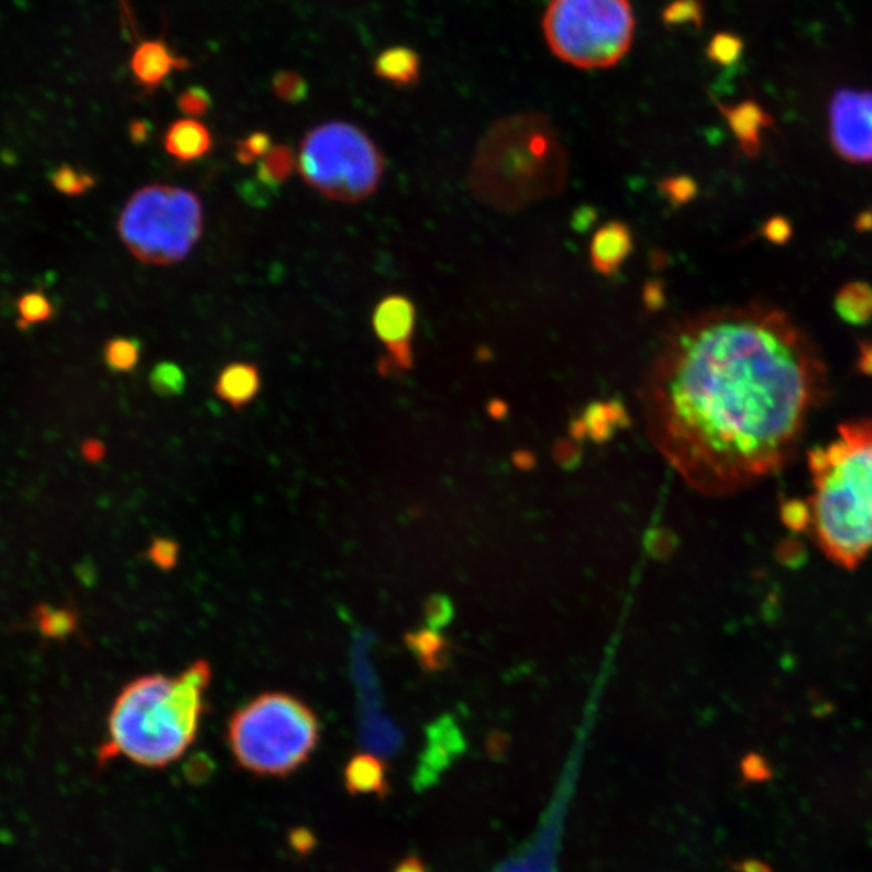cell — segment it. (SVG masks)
Instances as JSON below:
<instances>
[{
	"mask_svg": "<svg viewBox=\"0 0 872 872\" xmlns=\"http://www.w3.org/2000/svg\"><path fill=\"white\" fill-rule=\"evenodd\" d=\"M813 495L806 523L824 554L843 569L872 553V419L848 420L808 456Z\"/></svg>",
	"mask_w": 872,
	"mask_h": 872,
	"instance_id": "7a4b0ae2",
	"label": "cell"
},
{
	"mask_svg": "<svg viewBox=\"0 0 872 872\" xmlns=\"http://www.w3.org/2000/svg\"><path fill=\"white\" fill-rule=\"evenodd\" d=\"M262 386L261 372L254 364L233 362L227 365L217 377L216 395L229 402L231 408L240 409L256 398Z\"/></svg>",
	"mask_w": 872,
	"mask_h": 872,
	"instance_id": "5bb4252c",
	"label": "cell"
},
{
	"mask_svg": "<svg viewBox=\"0 0 872 872\" xmlns=\"http://www.w3.org/2000/svg\"><path fill=\"white\" fill-rule=\"evenodd\" d=\"M417 310L406 296H386L378 302L372 316V325L378 340L388 350V357L380 365L382 374L389 371H411L413 367L412 336L416 329Z\"/></svg>",
	"mask_w": 872,
	"mask_h": 872,
	"instance_id": "30bf717a",
	"label": "cell"
},
{
	"mask_svg": "<svg viewBox=\"0 0 872 872\" xmlns=\"http://www.w3.org/2000/svg\"><path fill=\"white\" fill-rule=\"evenodd\" d=\"M141 343L134 338H112L103 346V362L117 374L133 371L140 362Z\"/></svg>",
	"mask_w": 872,
	"mask_h": 872,
	"instance_id": "44dd1931",
	"label": "cell"
},
{
	"mask_svg": "<svg viewBox=\"0 0 872 872\" xmlns=\"http://www.w3.org/2000/svg\"><path fill=\"white\" fill-rule=\"evenodd\" d=\"M51 183L62 195L81 196L96 185V178L95 175L78 170L71 165H60L52 172Z\"/></svg>",
	"mask_w": 872,
	"mask_h": 872,
	"instance_id": "cb8c5ba5",
	"label": "cell"
},
{
	"mask_svg": "<svg viewBox=\"0 0 872 872\" xmlns=\"http://www.w3.org/2000/svg\"><path fill=\"white\" fill-rule=\"evenodd\" d=\"M150 123L144 120H134L130 125V136L134 144L144 143L150 137Z\"/></svg>",
	"mask_w": 872,
	"mask_h": 872,
	"instance_id": "1f68e13d",
	"label": "cell"
},
{
	"mask_svg": "<svg viewBox=\"0 0 872 872\" xmlns=\"http://www.w3.org/2000/svg\"><path fill=\"white\" fill-rule=\"evenodd\" d=\"M151 388L162 398H174L186 389V375L175 362H158L150 377Z\"/></svg>",
	"mask_w": 872,
	"mask_h": 872,
	"instance_id": "7402d4cb",
	"label": "cell"
},
{
	"mask_svg": "<svg viewBox=\"0 0 872 872\" xmlns=\"http://www.w3.org/2000/svg\"><path fill=\"white\" fill-rule=\"evenodd\" d=\"M319 742L312 709L286 693H265L230 720L229 743L238 763L257 775H288Z\"/></svg>",
	"mask_w": 872,
	"mask_h": 872,
	"instance_id": "5b68a950",
	"label": "cell"
},
{
	"mask_svg": "<svg viewBox=\"0 0 872 872\" xmlns=\"http://www.w3.org/2000/svg\"><path fill=\"white\" fill-rule=\"evenodd\" d=\"M271 150L272 137L267 133L257 131L238 143L236 158L240 164L251 165L257 162V158L265 157Z\"/></svg>",
	"mask_w": 872,
	"mask_h": 872,
	"instance_id": "83f0119b",
	"label": "cell"
},
{
	"mask_svg": "<svg viewBox=\"0 0 872 872\" xmlns=\"http://www.w3.org/2000/svg\"><path fill=\"white\" fill-rule=\"evenodd\" d=\"M292 168H295V154L285 144L272 147L268 154L262 157L256 175L257 181L261 183V188L256 189V192H258L257 198H261V205L267 201L268 195H275L280 185L288 180Z\"/></svg>",
	"mask_w": 872,
	"mask_h": 872,
	"instance_id": "d6986e66",
	"label": "cell"
},
{
	"mask_svg": "<svg viewBox=\"0 0 872 872\" xmlns=\"http://www.w3.org/2000/svg\"><path fill=\"white\" fill-rule=\"evenodd\" d=\"M298 170L302 180L325 198L356 205L377 191L385 162L364 131L351 123L332 122L306 134Z\"/></svg>",
	"mask_w": 872,
	"mask_h": 872,
	"instance_id": "ba28073f",
	"label": "cell"
},
{
	"mask_svg": "<svg viewBox=\"0 0 872 872\" xmlns=\"http://www.w3.org/2000/svg\"><path fill=\"white\" fill-rule=\"evenodd\" d=\"M661 191L674 205H684V202L691 201L693 196H695L696 186L692 178L674 177L661 183Z\"/></svg>",
	"mask_w": 872,
	"mask_h": 872,
	"instance_id": "f546056e",
	"label": "cell"
},
{
	"mask_svg": "<svg viewBox=\"0 0 872 872\" xmlns=\"http://www.w3.org/2000/svg\"><path fill=\"white\" fill-rule=\"evenodd\" d=\"M212 106L209 92L201 86H192L186 89L185 92L178 98V107L186 117H202L209 112Z\"/></svg>",
	"mask_w": 872,
	"mask_h": 872,
	"instance_id": "f1b7e54d",
	"label": "cell"
},
{
	"mask_svg": "<svg viewBox=\"0 0 872 872\" xmlns=\"http://www.w3.org/2000/svg\"><path fill=\"white\" fill-rule=\"evenodd\" d=\"M863 364H861V368L868 374H872V347H868V350H863V360H861Z\"/></svg>",
	"mask_w": 872,
	"mask_h": 872,
	"instance_id": "e575fe53",
	"label": "cell"
},
{
	"mask_svg": "<svg viewBox=\"0 0 872 872\" xmlns=\"http://www.w3.org/2000/svg\"><path fill=\"white\" fill-rule=\"evenodd\" d=\"M164 146L172 157L188 164L209 153L212 147V136L207 126L196 120H178L172 123L170 129L165 133Z\"/></svg>",
	"mask_w": 872,
	"mask_h": 872,
	"instance_id": "9a60e30c",
	"label": "cell"
},
{
	"mask_svg": "<svg viewBox=\"0 0 872 872\" xmlns=\"http://www.w3.org/2000/svg\"><path fill=\"white\" fill-rule=\"evenodd\" d=\"M131 71L144 91L153 92L174 70L188 67L185 58L175 57L162 40L144 41L131 55Z\"/></svg>",
	"mask_w": 872,
	"mask_h": 872,
	"instance_id": "8fae6325",
	"label": "cell"
},
{
	"mask_svg": "<svg viewBox=\"0 0 872 872\" xmlns=\"http://www.w3.org/2000/svg\"><path fill=\"white\" fill-rule=\"evenodd\" d=\"M627 412L620 402H595L585 416L575 422V437H590L592 440H606L619 427H626Z\"/></svg>",
	"mask_w": 872,
	"mask_h": 872,
	"instance_id": "ac0fdd59",
	"label": "cell"
},
{
	"mask_svg": "<svg viewBox=\"0 0 872 872\" xmlns=\"http://www.w3.org/2000/svg\"><path fill=\"white\" fill-rule=\"evenodd\" d=\"M829 393L818 347L761 302L672 327L640 389L651 443L706 495L781 471Z\"/></svg>",
	"mask_w": 872,
	"mask_h": 872,
	"instance_id": "6da1fadb",
	"label": "cell"
},
{
	"mask_svg": "<svg viewBox=\"0 0 872 872\" xmlns=\"http://www.w3.org/2000/svg\"><path fill=\"white\" fill-rule=\"evenodd\" d=\"M543 33L565 64L599 70L615 67L630 51L636 15L630 0H551Z\"/></svg>",
	"mask_w": 872,
	"mask_h": 872,
	"instance_id": "8992f818",
	"label": "cell"
},
{
	"mask_svg": "<svg viewBox=\"0 0 872 872\" xmlns=\"http://www.w3.org/2000/svg\"><path fill=\"white\" fill-rule=\"evenodd\" d=\"M289 846L298 853H309L316 846V839L308 829H295L289 834Z\"/></svg>",
	"mask_w": 872,
	"mask_h": 872,
	"instance_id": "4dcf8cb0",
	"label": "cell"
},
{
	"mask_svg": "<svg viewBox=\"0 0 872 872\" xmlns=\"http://www.w3.org/2000/svg\"><path fill=\"white\" fill-rule=\"evenodd\" d=\"M836 310L847 323L863 325L872 319V286L848 283L836 298Z\"/></svg>",
	"mask_w": 872,
	"mask_h": 872,
	"instance_id": "ffe728a7",
	"label": "cell"
},
{
	"mask_svg": "<svg viewBox=\"0 0 872 872\" xmlns=\"http://www.w3.org/2000/svg\"><path fill=\"white\" fill-rule=\"evenodd\" d=\"M395 872H429L420 858L408 857L396 867Z\"/></svg>",
	"mask_w": 872,
	"mask_h": 872,
	"instance_id": "836d02e7",
	"label": "cell"
},
{
	"mask_svg": "<svg viewBox=\"0 0 872 872\" xmlns=\"http://www.w3.org/2000/svg\"><path fill=\"white\" fill-rule=\"evenodd\" d=\"M744 49L743 40L733 33H718L708 44V58L722 67H732L742 58Z\"/></svg>",
	"mask_w": 872,
	"mask_h": 872,
	"instance_id": "484cf974",
	"label": "cell"
},
{
	"mask_svg": "<svg viewBox=\"0 0 872 872\" xmlns=\"http://www.w3.org/2000/svg\"><path fill=\"white\" fill-rule=\"evenodd\" d=\"M733 870L739 872H772L771 867L760 860H743L733 864Z\"/></svg>",
	"mask_w": 872,
	"mask_h": 872,
	"instance_id": "d6a6232c",
	"label": "cell"
},
{
	"mask_svg": "<svg viewBox=\"0 0 872 872\" xmlns=\"http://www.w3.org/2000/svg\"><path fill=\"white\" fill-rule=\"evenodd\" d=\"M344 784L353 795L375 794L386 796L389 792L386 768L374 754H357L344 770Z\"/></svg>",
	"mask_w": 872,
	"mask_h": 872,
	"instance_id": "2e32d148",
	"label": "cell"
},
{
	"mask_svg": "<svg viewBox=\"0 0 872 872\" xmlns=\"http://www.w3.org/2000/svg\"><path fill=\"white\" fill-rule=\"evenodd\" d=\"M715 102L724 119L729 123L730 130L736 134L743 153L748 157L758 155L761 150V134L772 125L770 113L760 103L751 101V99L736 103V106H724L722 102Z\"/></svg>",
	"mask_w": 872,
	"mask_h": 872,
	"instance_id": "4fadbf2b",
	"label": "cell"
},
{
	"mask_svg": "<svg viewBox=\"0 0 872 872\" xmlns=\"http://www.w3.org/2000/svg\"><path fill=\"white\" fill-rule=\"evenodd\" d=\"M663 23L667 27L695 26L705 23V5L702 0H674L663 12Z\"/></svg>",
	"mask_w": 872,
	"mask_h": 872,
	"instance_id": "603a6c76",
	"label": "cell"
},
{
	"mask_svg": "<svg viewBox=\"0 0 872 872\" xmlns=\"http://www.w3.org/2000/svg\"><path fill=\"white\" fill-rule=\"evenodd\" d=\"M374 71L378 78L401 88L416 85L420 78L419 54L409 47H389L375 58Z\"/></svg>",
	"mask_w": 872,
	"mask_h": 872,
	"instance_id": "e0dca14e",
	"label": "cell"
},
{
	"mask_svg": "<svg viewBox=\"0 0 872 872\" xmlns=\"http://www.w3.org/2000/svg\"><path fill=\"white\" fill-rule=\"evenodd\" d=\"M834 151L850 164H872V92L842 89L829 109Z\"/></svg>",
	"mask_w": 872,
	"mask_h": 872,
	"instance_id": "9c48e42d",
	"label": "cell"
},
{
	"mask_svg": "<svg viewBox=\"0 0 872 872\" xmlns=\"http://www.w3.org/2000/svg\"><path fill=\"white\" fill-rule=\"evenodd\" d=\"M632 250V231L627 227V223L611 220L593 234L588 254H590L593 268L598 274L609 277L619 271L620 265L627 261Z\"/></svg>",
	"mask_w": 872,
	"mask_h": 872,
	"instance_id": "7c38bea8",
	"label": "cell"
},
{
	"mask_svg": "<svg viewBox=\"0 0 872 872\" xmlns=\"http://www.w3.org/2000/svg\"><path fill=\"white\" fill-rule=\"evenodd\" d=\"M202 205L195 192L151 185L131 196L117 229L137 261L172 265L191 253L202 234Z\"/></svg>",
	"mask_w": 872,
	"mask_h": 872,
	"instance_id": "52a82bcc",
	"label": "cell"
},
{
	"mask_svg": "<svg viewBox=\"0 0 872 872\" xmlns=\"http://www.w3.org/2000/svg\"><path fill=\"white\" fill-rule=\"evenodd\" d=\"M210 667L198 661L177 677L144 675L123 688L109 716L107 758L146 768L180 760L198 736Z\"/></svg>",
	"mask_w": 872,
	"mask_h": 872,
	"instance_id": "3957f363",
	"label": "cell"
},
{
	"mask_svg": "<svg viewBox=\"0 0 872 872\" xmlns=\"http://www.w3.org/2000/svg\"><path fill=\"white\" fill-rule=\"evenodd\" d=\"M274 91L283 102L299 103L308 99L309 86L298 71L285 70L275 75Z\"/></svg>",
	"mask_w": 872,
	"mask_h": 872,
	"instance_id": "4316f807",
	"label": "cell"
},
{
	"mask_svg": "<svg viewBox=\"0 0 872 872\" xmlns=\"http://www.w3.org/2000/svg\"><path fill=\"white\" fill-rule=\"evenodd\" d=\"M16 310H19L20 323L25 327L49 322L55 312L51 299L41 291L23 295L16 302Z\"/></svg>",
	"mask_w": 872,
	"mask_h": 872,
	"instance_id": "d4e9b609",
	"label": "cell"
},
{
	"mask_svg": "<svg viewBox=\"0 0 872 872\" xmlns=\"http://www.w3.org/2000/svg\"><path fill=\"white\" fill-rule=\"evenodd\" d=\"M569 158L556 126L540 112L505 117L475 151L468 185L495 209H522L563 191Z\"/></svg>",
	"mask_w": 872,
	"mask_h": 872,
	"instance_id": "277c9868",
	"label": "cell"
}]
</instances>
